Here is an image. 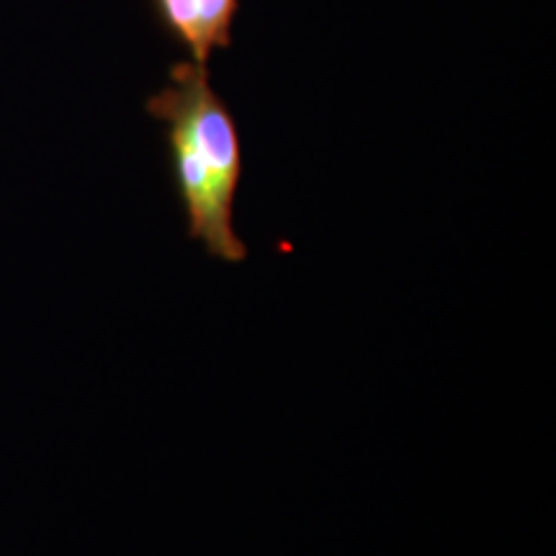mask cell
<instances>
[{
  "label": "cell",
  "mask_w": 556,
  "mask_h": 556,
  "mask_svg": "<svg viewBox=\"0 0 556 556\" xmlns=\"http://www.w3.org/2000/svg\"><path fill=\"white\" fill-rule=\"evenodd\" d=\"M148 114L165 127L173 186L189 238L212 258L242 263L248 245L235 229V197L242 180L238 122L208 83L206 65L176 62L168 83L148 99Z\"/></svg>",
  "instance_id": "cell-1"
},
{
  "label": "cell",
  "mask_w": 556,
  "mask_h": 556,
  "mask_svg": "<svg viewBox=\"0 0 556 556\" xmlns=\"http://www.w3.org/2000/svg\"><path fill=\"white\" fill-rule=\"evenodd\" d=\"M152 9L170 39L189 52V60L208 65L214 52L232 45L240 0H152Z\"/></svg>",
  "instance_id": "cell-2"
}]
</instances>
